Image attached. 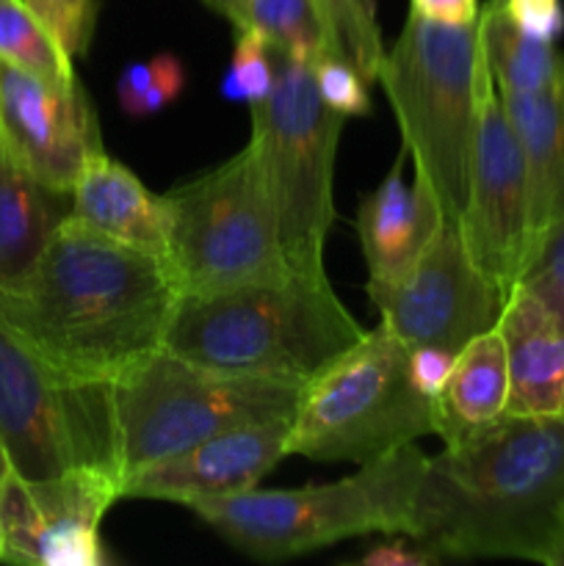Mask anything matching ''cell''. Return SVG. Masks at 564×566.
<instances>
[{"label":"cell","instance_id":"cell-1","mask_svg":"<svg viewBox=\"0 0 564 566\" xmlns=\"http://www.w3.org/2000/svg\"><path fill=\"white\" fill-rule=\"evenodd\" d=\"M180 296L166 260L66 213L36 263L0 285V318L64 374L114 385L164 346Z\"/></svg>","mask_w":564,"mask_h":566},{"label":"cell","instance_id":"cell-2","mask_svg":"<svg viewBox=\"0 0 564 566\" xmlns=\"http://www.w3.org/2000/svg\"><path fill=\"white\" fill-rule=\"evenodd\" d=\"M564 520V409L506 412L426 459L409 539L437 558L545 564Z\"/></svg>","mask_w":564,"mask_h":566},{"label":"cell","instance_id":"cell-3","mask_svg":"<svg viewBox=\"0 0 564 566\" xmlns=\"http://www.w3.org/2000/svg\"><path fill=\"white\" fill-rule=\"evenodd\" d=\"M363 335L330 280L288 274L180 296L164 346L221 374L307 381Z\"/></svg>","mask_w":564,"mask_h":566},{"label":"cell","instance_id":"cell-4","mask_svg":"<svg viewBox=\"0 0 564 566\" xmlns=\"http://www.w3.org/2000/svg\"><path fill=\"white\" fill-rule=\"evenodd\" d=\"M376 81L390 99L415 175L429 182L442 216L459 221L481 92L490 81L479 20L451 25L409 11L396 44L382 55Z\"/></svg>","mask_w":564,"mask_h":566},{"label":"cell","instance_id":"cell-5","mask_svg":"<svg viewBox=\"0 0 564 566\" xmlns=\"http://www.w3.org/2000/svg\"><path fill=\"white\" fill-rule=\"evenodd\" d=\"M426 459L409 442L335 484L254 486L238 495L194 501L188 509L247 556L260 562L293 558L348 536L407 534Z\"/></svg>","mask_w":564,"mask_h":566},{"label":"cell","instance_id":"cell-6","mask_svg":"<svg viewBox=\"0 0 564 566\" xmlns=\"http://www.w3.org/2000/svg\"><path fill=\"white\" fill-rule=\"evenodd\" d=\"M302 387L296 379L221 374L155 348L111 385L122 479L221 431L293 418Z\"/></svg>","mask_w":564,"mask_h":566},{"label":"cell","instance_id":"cell-7","mask_svg":"<svg viewBox=\"0 0 564 566\" xmlns=\"http://www.w3.org/2000/svg\"><path fill=\"white\" fill-rule=\"evenodd\" d=\"M426 434L435 398L415 387L409 348L379 324L304 381L288 457L363 468Z\"/></svg>","mask_w":564,"mask_h":566},{"label":"cell","instance_id":"cell-8","mask_svg":"<svg viewBox=\"0 0 564 566\" xmlns=\"http://www.w3.org/2000/svg\"><path fill=\"white\" fill-rule=\"evenodd\" d=\"M346 116L315 88L313 64L276 53V81L252 105V147L274 202L280 243L293 274L326 280L324 243L335 219L332 175Z\"/></svg>","mask_w":564,"mask_h":566},{"label":"cell","instance_id":"cell-9","mask_svg":"<svg viewBox=\"0 0 564 566\" xmlns=\"http://www.w3.org/2000/svg\"><path fill=\"white\" fill-rule=\"evenodd\" d=\"M169 263L182 296L293 274L274 202L252 144L216 169L164 193Z\"/></svg>","mask_w":564,"mask_h":566},{"label":"cell","instance_id":"cell-10","mask_svg":"<svg viewBox=\"0 0 564 566\" xmlns=\"http://www.w3.org/2000/svg\"><path fill=\"white\" fill-rule=\"evenodd\" d=\"M0 442L22 479L103 470L122 479L108 381L64 374L0 318Z\"/></svg>","mask_w":564,"mask_h":566},{"label":"cell","instance_id":"cell-11","mask_svg":"<svg viewBox=\"0 0 564 566\" xmlns=\"http://www.w3.org/2000/svg\"><path fill=\"white\" fill-rule=\"evenodd\" d=\"M382 326L407 348L437 346L459 354L498 324L506 291L470 260L457 221L442 219L418 263L396 285H368Z\"/></svg>","mask_w":564,"mask_h":566},{"label":"cell","instance_id":"cell-12","mask_svg":"<svg viewBox=\"0 0 564 566\" xmlns=\"http://www.w3.org/2000/svg\"><path fill=\"white\" fill-rule=\"evenodd\" d=\"M457 227L470 260L501 291H512L534 254L529 180L518 136L492 77L481 92L468 199Z\"/></svg>","mask_w":564,"mask_h":566},{"label":"cell","instance_id":"cell-13","mask_svg":"<svg viewBox=\"0 0 564 566\" xmlns=\"http://www.w3.org/2000/svg\"><path fill=\"white\" fill-rule=\"evenodd\" d=\"M122 501V479L103 470H72L53 479H22L11 470L0 484L3 562L31 566L108 564L100 523Z\"/></svg>","mask_w":564,"mask_h":566},{"label":"cell","instance_id":"cell-14","mask_svg":"<svg viewBox=\"0 0 564 566\" xmlns=\"http://www.w3.org/2000/svg\"><path fill=\"white\" fill-rule=\"evenodd\" d=\"M0 133L50 191L70 197L83 160L103 147L81 83H53L0 61Z\"/></svg>","mask_w":564,"mask_h":566},{"label":"cell","instance_id":"cell-15","mask_svg":"<svg viewBox=\"0 0 564 566\" xmlns=\"http://www.w3.org/2000/svg\"><path fill=\"white\" fill-rule=\"evenodd\" d=\"M291 420L241 426L122 479V497L188 503L249 492L288 457Z\"/></svg>","mask_w":564,"mask_h":566},{"label":"cell","instance_id":"cell-16","mask_svg":"<svg viewBox=\"0 0 564 566\" xmlns=\"http://www.w3.org/2000/svg\"><path fill=\"white\" fill-rule=\"evenodd\" d=\"M407 153L396 158L385 180L368 191L357 210V235L368 265V285H396L409 274L442 224V210L429 182L415 175L404 182L401 166Z\"/></svg>","mask_w":564,"mask_h":566},{"label":"cell","instance_id":"cell-17","mask_svg":"<svg viewBox=\"0 0 564 566\" xmlns=\"http://www.w3.org/2000/svg\"><path fill=\"white\" fill-rule=\"evenodd\" d=\"M70 219L122 247L160 260L169 254L164 193H149V188L103 147L94 149L77 171L70 193Z\"/></svg>","mask_w":564,"mask_h":566},{"label":"cell","instance_id":"cell-18","mask_svg":"<svg viewBox=\"0 0 564 566\" xmlns=\"http://www.w3.org/2000/svg\"><path fill=\"white\" fill-rule=\"evenodd\" d=\"M498 329L506 343L512 415L564 409V321L525 285L506 293Z\"/></svg>","mask_w":564,"mask_h":566},{"label":"cell","instance_id":"cell-19","mask_svg":"<svg viewBox=\"0 0 564 566\" xmlns=\"http://www.w3.org/2000/svg\"><path fill=\"white\" fill-rule=\"evenodd\" d=\"M529 180L534 252L564 221V64L556 81L534 94H501ZM534 258V254H531Z\"/></svg>","mask_w":564,"mask_h":566},{"label":"cell","instance_id":"cell-20","mask_svg":"<svg viewBox=\"0 0 564 566\" xmlns=\"http://www.w3.org/2000/svg\"><path fill=\"white\" fill-rule=\"evenodd\" d=\"M509 407L506 343L498 326L476 335L453 359L451 376L435 398V434L453 442L495 423Z\"/></svg>","mask_w":564,"mask_h":566},{"label":"cell","instance_id":"cell-21","mask_svg":"<svg viewBox=\"0 0 564 566\" xmlns=\"http://www.w3.org/2000/svg\"><path fill=\"white\" fill-rule=\"evenodd\" d=\"M70 213V197L36 180L0 133V285L36 263L55 227Z\"/></svg>","mask_w":564,"mask_h":566},{"label":"cell","instance_id":"cell-22","mask_svg":"<svg viewBox=\"0 0 564 566\" xmlns=\"http://www.w3.org/2000/svg\"><path fill=\"white\" fill-rule=\"evenodd\" d=\"M481 53L498 94H534L551 86L564 64L553 42L520 31L501 9L481 6Z\"/></svg>","mask_w":564,"mask_h":566},{"label":"cell","instance_id":"cell-23","mask_svg":"<svg viewBox=\"0 0 564 566\" xmlns=\"http://www.w3.org/2000/svg\"><path fill=\"white\" fill-rule=\"evenodd\" d=\"M236 31L258 33L274 53L307 64L321 55H343L318 0H247Z\"/></svg>","mask_w":564,"mask_h":566},{"label":"cell","instance_id":"cell-24","mask_svg":"<svg viewBox=\"0 0 564 566\" xmlns=\"http://www.w3.org/2000/svg\"><path fill=\"white\" fill-rule=\"evenodd\" d=\"M0 61L53 83H77L72 55L25 0H0Z\"/></svg>","mask_w":564,"mask_h":566},{"label":"cell","instance_id":"cell-25","mask_svg":"<svg viewBox=\"0 0 564 566\" xmlns=\"http://www.w3.org/2000/svg\"><path fill=\"white\" fill-rule=\"evenodd\" d=\"M186 88V66L175 53L133 61L116 81V99L127 116H153L175 103Z\"/></svg>","mask_w":564,"mask_h":566},{"label":"cell","instance_id":"cell-26","mask_svg":"<svg viewBox=\"0 0 564 566\" xmlns=\"http://www.w3.org/2000/svg\"><path fill=\"white\" fill-rule=\"evenodd\" d=\"M318 3L341 53L363 72L365 81H376L385 44L376 25L374 0H318Z\"/></svg>","mask_w":564,"mask_h":566},{"label":"cell","instance_id":"cell-27","mask_svg":"<svg viewBox=\"0 0 564 566\" xmlns=\"http://www.w3.org/2000/svg\"><path fill=\"white\" fill-rule=\"evenodd\" d=\"M276 81V53L252 31H236L230 64H227L221 94L230 103L258 105L271 94Z\"/></svg>","mask_w":564,"mask_h":566},{"label":"cell","instance_id":"cell-28","mask_svg":"<svg viewBox=\"0 0 564 566\" xmlns=\"http://www.w3.org/2000/svg\"><path fill=\"white\" fill-rule=\"evenodd\" d=\"M315 88H318L321 99L330 105L335 114L341 116H365L370 114V97H368V81L363 72L346 61L343 55H321L313 61Z\"/></svg>","mask_w":564,"mask_h":566},{"label":"cell","instance_id":"cell-29","mask_svg":"<svg viewBox=\"0 0 564 566\" xmlns=\"http://www.w3.org/2000/svg\"><path fill=\"white\" fill-rule=\"evenodd\" d=\"M25 3L72 59L86 53L94 33V0H25Z\"/></svg>","mask_w":564,"mask_h":566},{"label":"cell","instance_id":"cell-30","mask_svg":"<svg viewBox=\"0 0 564 566\" xmlns=\"http://www.w3.org/2000/svg\"><path fill=\"white\" fill-rule=\"evenodd\" d=\"M520 285L534 291L564 321V221L542 238L520 276Z\"/></svg>","mask_w":564,"mask_h":566},{"label":"cell","instance_id":"cell-31","mask_svg":"<svg viewBox=\"0 0 564 566\" xmlns=\"http://www.w3.org/2000/svg\"><path fill=\"white\" fill-rule=\"evenodd\" d=\"M492 9H501L520 31L542 42H556L564 33L562 0H503Z\"/></svg>","mask_w":564,"mask_h":566},{"label":"cell","instance_id":"cell-32","mask_svg":"<svg viewBox=\"0 0 564 566\" xmlns=\"http://www.w3.org/2000/svg\"><path fill=\"white\" fill-rule=\"evenodd\" d=\"M453 359H457V354L448 352V348H437V346L409 348V376H412L415 387L429 398L440 396L448 376H451Z\"/></svg>","mask_w":564,"mask_h":566},{"label":"cell","instance_id":"cell-33","mask_svg":"<svg viewBox=\"0 0 564 566\" xmlns=\"http://www.w3.org/2000/svg\"><path fill=\"white\" fill-rule=\"evenodd\" d=\"M407 539L382 542V545L370 547V551L359 558V564H365V566H429V564L440 562V558H437L431 551H426L420 542H415V539L407 542Z\"/></svg>","mask_w":564,"mask_h":566},{"label":"cell","instance_id":"cell-34","mask_svg":"<svg viewBox=\"0 0 564 566\" xmlns=\"http://www.w3.org/2000/svg\"><path fill=\"white\" fill-rule=\"evenodd\" d=\"M409 11L435 22H451V25H464V22L479 20V0H409Z\"/></svg>","mask_w":564,"mask_h":566},{"label":"cell","instance_id":"cell-35","mask_svg":"<svg viewBox=\"0 0 564 566\" xmlns=\"http://www.w3.org/2000/svg\"><path fill=\"white\" fill-rule=\"evenodd\" d=\"M208 9H213L216 14H221L224 20H230L232 25H238L243 17V9H247V0H202Z\"/></svg>","mask_w":564,"mask_h":566},{"label":"cell","instance_id":"cell-36","mask_svg":"<svg viewBox=\"0 0 564 566\" xmlns=\"http://www.w3.org/2000/svg\"><path fill=\"white\" fill-rule=\"evenodd\" d=\"M547 566H564V520H562V525H558V534H556V542H553V551H551V558H547Z\"/></svg>","mask_w":564,"mask_h":566},{"label":"cell","instance_id":"cell-37","mask_svg":"<svg viewBox=\"0 0 564 566\" xmlns=\"http://www.w3.org/2000/svg\"><path fill=\"white\" fill-rule=\"evenodd\" d=\"M11 459H9V453H6V448H3V442H0V484H3L6 481V475L11 473Z\"/></svg>","mask_w":564,"mask_h":566},{"label":"cell","instance_id":"cell-38","mask_svg":"<svg viewBox=\"0 0 564 566\" xmlns=\"http://www.w3.org/2000/svg\"><path fill=\"white\" fill-rule=\"evenodd\" d=\"M3 553H6V545H3V531H0V562H3Z\"/></svg>","mask_w":564,"mask_h":566},{"label":"cell","instance_id":"cell-39","mask_svg":"<svg viewBox=\"0 0 564 566\" xmlns=\"http://www.w3.org/2000/svg\"><path fill=\"white\" fill-rule=\"evenodd\" d=\"M503 3V0H490V3H487V6H501Z\"/></svg>","mask_w":564,"mask_h":566}]
</instances>
